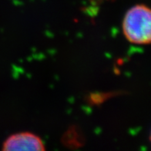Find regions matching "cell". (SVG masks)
Instances as JSON below:
<instances>
[{"label":"cell","mask_w":151,"mask_h":151,"mask_svg":"<svg viewBox=\"0 0 151 151\" xmlns=\"http://www.w3.org/2000/svg\"><path fill=\"white\" fill-rule=\"evenodd\" d=\"M2 151H46V148L39 137L30 132H20L6 139Z\"/></svg>","instance_id":"2"},{"label":"cell","mask_w":151,"mask_h":151,"mask_svg":"<svg viewBox=\"0 0 151 151\" xmlns=\"http://www.w3.org/2000/svg\"><path fill=\"white\" fill-rule=\"evenodd\" d=\"M123 33L131 44H151V8L136 5L128 9L122 22Z\"/></svg>","instance_id":"1"},{"label":"cell","mask_w":151,"mask_h":151,"mask_svg":"<svg viewBox=\"0 0 151 151\" xmlns=\"http://www.w3.org/2000/svg\"><path fill=\"white\" fill-rule=\"evenodd\" d=\"M150 140L151 141V132H150Z\"/></svg>","instance_id":"3"}]
</instances>
